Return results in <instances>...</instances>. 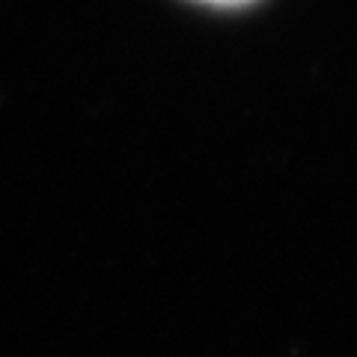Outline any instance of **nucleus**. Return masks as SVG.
Returning a JSON list of instances; mask_svg holds the SVG:
<instances>
[{"label": "nucleus", "mask_w": 357, "mask_h": 357, "mask_svg": "<svg viewBox=\"0 0 357 357\" xmlns=\"http://www.w3.org/2000/svg\"><path fill=\"white\" fill-rule=\"evenodd\" d=\"M199 3H211V6H241V3H250V0H199Z\"/></svg>", "instance_id": "obj_1"}]
</instances>
